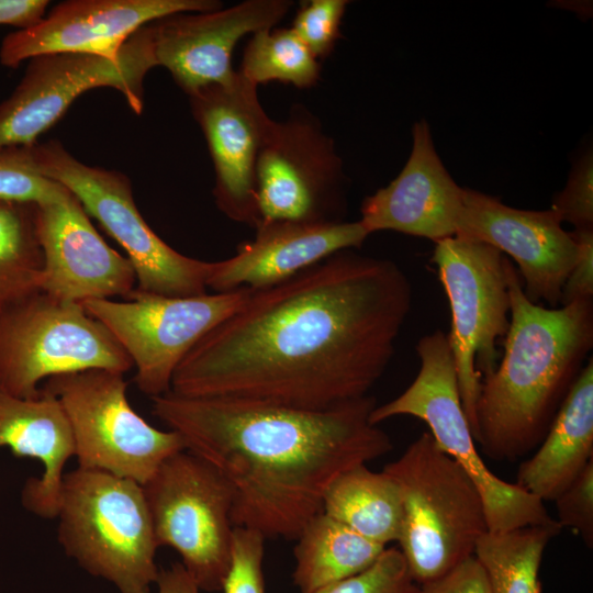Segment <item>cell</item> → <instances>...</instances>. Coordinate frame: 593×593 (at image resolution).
Instances as JSON below:
<instances>
[{"instance_id": "2", "label": "cell", "mask_w": 593, "mask_h": 593, "mask_svg": "<svg viewBox=\"0 0 593 593\" xmlns=\"http://www.w3.org/2000/svg\"><path fill=\"white\" fill-rule=\"evenodd\" d=\"M153 414L232 485V523L296 539L343 472L390 452L367 395L325 411L230 398H152Z\"/></svg>"}, {"instance_id": "33", "label": "cell", "mask_w": 593, "mask_h": 593, "mask_svg": "<svg viewBox=\"0 0 593 593\" xmlns=\"http://www.w3.org/2000/svg\"><path fill=\"white\" fill-rule=\"evenodd\" d=\"M550 210L560 222L574 230H593V155L589 150L574 163L563 190L558 192Z\"/></svg>"}, {"instance_id": "10", "label": "cell", "mask_w": 593, "mask_h": 593, "mask_svg": "<svg viewBox=\"0 0 593 593\" xmlns=\"http://www.w3.org/2000/svg\"><path fill=\"white\" fill-rule=\"evenodd\" d=\"M42 389L65 410L78 467L144 485L168 457L186 449L176 432L154 427L131 406L123 373L69 372L47 379Z\"/></svg>"}, {"instance_id": "23", "label": "cell", "mask_w": 593, "mask_h": 593, "mask_svg": "<svg viewBox=\"0 0 593 593\" xmlns=\"http://www.w3.org/2000/svg\"><path fill=\"white\" fill-rule=\"evenodd\" d=\"M593 460V358L586 361L548 433L517 469L516 483L541 502L555 500Z\"/></svg>"}, {"instance_id": "21", "label": "cell", "mask_w": 593, "mask_h": 593, "mask_svg": "<svg viewBox=\"0 0 593 593\" xmlns=\"http://www.w3.org/2000/svg\"><path fill=\"white\" fill-rule=\"evenodd\" d=\"M369 236L355 222H264L255 238L237 253L213 261L206 288L228 292L239 288L265 289L346 249L359 248Z\"/></svg>"}, {"instance_id": "37", "label": "cell", "mask_w": 593, "mask_h": 593, "mask_svg": "<svg viewBox=\"0 0 593 593\" xmlns=\"http://www.w3.org/2000/svg\"><path fill=\"white\" fill-rule=\"evenodd\" d=\"M48 3L47 0H0V25L32 27L46 15Z\"/></svg>"}, {"instance_id": "25", "label": "cell", "mask_w": 593, "mask_h": 593, "mask_svg": "<svg viewBox=\"0 0 593 593\" xmlns=\"http://www.w3.org/2000/svg\"><path fill=\"white\" fill-rule=\"evenodd\" d=\"M322 512L384 547L400 538L401 494L383 470L360 465L339 474L324 493Z\"/></svg>"}, {"instance_id": "1", "label": "cell", "mask_w": 593, "mask_h": 593, "mask_svg": "<svg viewBox=\"0 0 593 593\" xmlns=\"http://www.w3.org/2000/svg\"><path fill=\"white\" fill-rule=\"evenodd\" d=\"M412 300L394 261L338 251L253 290L183 358L170 392L309 411L361 399L391 362Z\"/></svg>"}, {"instance_id": "38", "label": "cell", "mask_w": 593, "mask_h": 593, "mask_svg": "<svg viewBox=\"0 0 593 593\" xmlns=\"http://www.w3.org/2000/svg\"><path fill=\"white\" fill-rule=\"evenodd\" d=\"M156 585L157 593H200L198 585L180 562L159 570Z\"/></svg>"}, {"instance_id": "5", "label": "cell", "mask_w": 593, "mask_h": 593, "mask_svg": "<svg viewBox=\"0 0 593 593\" xmlns=\"http://www.w3.org/2000/svg\"><path fill=\"white\" fill-rule=\"evenodd\" d=\"M399 486L400 551L414 582L439 578L473 556L488 523L482 497L466 471L422 433L384 466Z\"/></svg>"}, {"instance_id": "31", "label": "cell", "mask_w": 593, "mask_h": 593, "mask_svg": "<svg viewBox=\"0 0 593 593\" xmlns=\"http://www.w3.org/2000/svg\"><path fill=\"white\" fill-rule=\"evenodd\" d=\"M347 4L346 0H310L300 4L291 29L318 60L327 58L342 37Z\"/></svg>"}, {"instance_id": "30", "label": "cell", "mask_w": 593, "mask_h": 593, "mask_svg": "<svg viewBox=\"0 0 593 593\" xmlns=\"http://www.w3.org/2000/svg\"><path fill=\"white\" fill-rule=\"evenodd\" d=\"M311 593H418L406 562L396 548H385L365 571Z\"/></svg>"}, {"instance_id": "32", "label": "cell", "mask_w": 593, "mask_h": 593, "mask_svg": "<svg viewBox=\"0 0 593 593\" xmlns=\"http://www.w3.org/2000/svg\"><path fill=\"white\" fill-rule=\"evenodd\" d=\"M265 539L255 530L234 527L231 564L222 586L224 593H265Z\"/></svg>"}, {"instance_id": "14", "label": "cell", "mask_w": 593, "mask_h": 593, "mask_svg": "<svg viewBox=\"0 0 593 593\" xmlns=\"http://www.w3.org/2000/svg\"><path fill=\"white\" fill-rule=\"evenodd\" d=\"M348 178L334 139L306 107L272 121L256 165V200L264 222H342Z\"/></svg>"}, {"instance_id": "3", "label": "cell", "mask_w": 593, "mask_h": 593, "mask_svg": "<svg viewBox=\"0 0 593 593\" xmlns=\"http://www.w3.org/2000/svg\"><path fill=\"white\" fill-rule=\"evenodd\" d=\"M511 324L499 365L481 379L474 440L497 461H517L540 445L593 348V299L546 307L533 303L505 256Z\"/></svg>"}, {"instance_id": "18", "label": "cell", "mask_w": 593, "mask_h": 593, "mask_svg": "<svg viewBox=\"0 0 593 593\" xmlns=\"http://www.w3.org/2000/svg\"><path fill=\"white\" fill-rule=\"evenodd\" d=\"M290 0H245L226 9L177 12L149 23L153 54L188 96L236 77L232 53L246 34L275 27Z\"/></svg>"}, {"instance_id": "20", "label": "cell", "mask_w": 593, "mask_h": 593, "mask_svg": "<svg viewBox=\"0 0 593 593\" xmlns=\"http://www.w3.org/2000/svg\"><path fill=\"white\" fill-rule=\"evenodd\" d=\"M410 157L387 187L363 199L359 222L368 234L395 231L435 243L455 236L463 188L441 163L426 120L412 128Z\"/></svg>"}, {"instance_id": "26", "label": "cell", "mask_w": 593, "mask_h": 593, "mask_svg": "<svg viewBox=\"0 0 593 593\" xmlns=\"http://www.w3.org/2000/svg\"><path fill=\"white\" fill-rule=\"evenodd\" d=\"M561 527L530 525L505 532H486L473 556L482 566L491 593H542L539 569L545 549Z\"/></svg>"}, {"instance_id": "35", "label": "cell", "mask_w": 593, "mask_h": 593, "mask_svg": "<svg viewBox=\"0 0 593 593\" xmlns=\"http://www.w3.org/2000/svg\"><path fill=\"white\" fill-rule=\"evenodd\" d=\"M578 246L577 259L562 288L560 306L593 299V230L570 232Z\"/></svg>"}, {"instance_id": "11", "label": "cell", "mask_w": 593, "mask_h": 593, "mask_svg": "<svg viewBox=\"0 0 593 593\" xmlns=\"http://www.w3.org/2000/svg\"><path fill=\"white\" fill-rule=\"evenodd\" d=\"M504 259L496 248L462 235L435 243L430 257L449 302L451 327L447 334L473 438L481 379L496 367V346L511 324Z\"/></svg>"}, {"instance_id": "34", "label": "cell", "mask_w": 593, "mask_h": 593, "mask_svg": "<svg viewBox=\"0 0 593 593\" xmlns=\"http://www.w3.org/2000/svg\"><path fill=\"white\" fill-rule=\"evenodd\" d=\"M557 523L573 529L588 548L593 546V460L555 500Z\"/></svg>"}, {"instance_id": "8", "label": "cell", "mask_w": 593, "mask_h": 593, "mask_svg": "<svg viewBox=\"0 0 593 593\" xmlns=\"http://www.w3.org/2000/svg\"><path fill=\"white\" fill-rule=\"evenodd\" d=\"M133 362L108 328L80 303L40 292L0 316V390L36 398L38 384L64 373H125Z\"/></svg>"}, {"instance_id": "29", "label": "cell", "mask_w": 593, "mask_h": 593, "mask_svg": "<svg viewBox=\"0 0 593 593\" xmlns=\"http://www.w3.org/2000/svg\"><path fill=\"white\" fill-rule=\"evenodd\" d=\"M68 192L40 172L31 147L0 149V199L42 205L59 201Z\"/></svg>"}, {"instance_id": "27", "label": "cell", "mask_w": 593, "mask_h": 593, "mask_svg": "<svg viewBox=\"0 0 593 593\" xmlns=\"http://www.w3.org/2000/svg\"><path fill=\"white\" fill-rule=\"evenodd\" d=\"M37 204L0 199V316L42 292Z\"/></svg>"}, {"instance_id": "6", "label": "cell", "mask_w": 593, "mask_h": 593, "mask_svg": "<svg viewBox=\"0 0 593 593\" xmlns=\"http://www.w3.org/2000/svg\"><path fill=\"white\" fill-rule=\"evenodd\" d=\"M419 369L395 399L377 405L370 423L410 415L425 422L436 445L470 477L482 497L489 532L556 522L545 503L495 475L484 463L465 414L448 334L436 329L416 345Z\"/></svg>"}, {"instance_id": "13", "label": "cell", "mask_w": 593, "mask_h": 593, "mask_svg": "<svg viewBox=\"0 0 593 593\" xmlns=\"http://www.w3.org/2000/svg\"><path fill=\"white\" fill-rule=\"evenodd\" d=\"M156 66L149 24L125 43L118 59L71 53L31 58L16 88L0 103V149L33 146L80 94L93 88L119 90L141 113L144 79Z\"/></svg>"}, {"instance_id": "12", "label": "cell", "mask_w": 593, "mask_h": 593, "mask_svg": "<svg viewBox=\"0 0 593 593\" xmlns=\"http://www.w3.org/2000/svg\"><path fill=\"white\" fill-rule=\"evenodd\" d=\"M253 289L168 296L134 289L125 301L86 300L85 311L113 335L133 362L134 381L154 398L170 392L172 376L210 331L234 314Z\"/></svg>"}, {"instance_id": "28", "label": "cell", "mask_w": 593, "mask_h": 593, "mask_svg": "<svg viewBox=\"0 0 593 593\" xmlns=\"http://www.w3.org/2000/svg\"><path fill=\"white\" fill-rule=\"evenodd\" d=\"M237 71L256 86L279 81L307 89L317 83L321 63L291 27H271L253 34Z\"/></svg>"}, {"instance_id": "4", "label": "cell", "mask_w": 593, "mask_h": 593, "mask_svg": "<svg viewBox=\"0 0 593 593\" xmlns=\"http://www.w3.org/2000/svg\"><path fill=\"white\" fill-rule=\"evenodd\" d=\"M57 538L65 553L120 593H152L158 549L143 485L77 467L64 477Z\"/></svg>"}, {"instance_id": "7", "label": "cell", "mask_w": 593, "mask_h": 593, "mask_svg": "<svg viewBox=\"0 0 593 593\" xmlns=\"http://www.w3.org/2000/svg\"><path fill=\"white\" fill-rule=\"evenodd\" d=\"M31 149L40 172L69 190L123 248L135 271V289L168 296L206 293L212 262L182 255L149 227L125 175L81 163L58 141Z\"/></svg>"}, {"instance_id": "24", "label": "cell", "mask_w": 593, "mask_h": 593, "mask_svg": "<svg viewBox=\"0 0 593 593\" xmlns=\"http://www.w3.org/2000/svg\"><path fill=\"white\" fill-rule=\"evenodd\" d=\"M296 540L292 578L301 593L314 592L365 571L387 548L323 512L305 524Z\"/></svg>"}, {"instance_id": "16", "label": "cell", "mask_w": 593, "mask_h": 593, "mask_svg": "<svg viewBox=\"0 0 593 593\" xmlns=\"http://www.w3.org/2000/svg\"><path fill=\"white\" fill-rule=\"evenodd\" d=\"M221 9L214 0H71L55 5L34 26L8 34L0 63L18 67L38 55L71 53L118 59L147 24L177 13Z\"/></svg>"}, {"instance_id": "22", "label": "cell", "mask_w": 593, "mask_h": 593, "mask_svg": "<svg viewBox=\"0 0 593 593\" xmlns=\"http://www.w3.org/2000/svg\"><path fill=\"white\" fill-rule=\"evenodd\" d=\"M43 465L40 478H30L21 492L25 510L56 518L65 466L75 457L70 423L59 400L41 389L36 398H19L0 390V448Z\"/></svg>"}, {"instance_id": "9", "label": "cell", "mask_w": 593, "mask_h": 593, "mask_svg": "<svg viewBox=\"0 0 593 593\" xmlns=\"http://www.w3.org/2000/svg\"><path fill=\"white\" fill-rule=\"evenodd\" d=\"M157 546L172 548L200 591H221L231 564L234 493L199 456L168 457L143 485Z\"/></svg>"}, {"instance_id": "15", "label": "cell", "mask_w": 593, "mask_h": 593, "mask_svg": "<svg viewBox=\"0 0 593 593\" xmlns=\"http://www.w3.org/2000/svg\"><path fill=\"white\" fill-rule=\"evenodd\" d=\"M257 87L236 71L232 82L213 83L189 96L214 166L216 206L255 230L260 224L256 165L273 121L258 99Z\"/></svg>"}, {"instance_id": "36", "label": "cell", "mask_w": 593, "mask_h": 593, "mask_svg": "<svg viewBox=\"0 0 593 593\" xmlns=\"http://www.w3.org/2000/svg\"><path fill=\"white\" fill-rule=\"evenodd\" d=\"M418 593H491L482 566L471 556L444 575L418 585Z\"/></svg>"}, {"instance_id": "19", "label": "cell", "mask_w": 593, "mask_h": 593, "mask_svg": "<svg viewBox=\"0 0 593 593\" xmlns=\"http://www.w3.org/2000/svg\"><path fill=\"white\" fill-rule=\"evenodd\" d=\"M36 226L43 254L42 292L81 303L127 298L136 288L131 261L103 240L70 191L59 201L37 205Z\"/></svg>"}, {"instance_id": "17", "label": "cell", "mask_w": 593, "mask_h": 593, "mask_svg": "<svg viewBox=\"0 0 593 593\" xmlns=\"http://www.w3.org/2000/svg\"><path fill=\"white\" fill-rule=\"evenodd\" d=\"M561 224L550 209H515L495 197L463 188L456 235L483 242L510 256L517 265L527 299L558 307L578 255L575 240Z\"/></svg>"}]
</instances>
